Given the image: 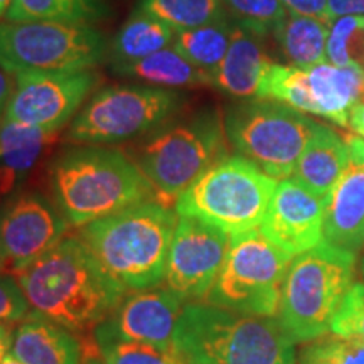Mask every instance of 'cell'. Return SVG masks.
I'll use <instances>...</instances> for the list:
<instances>
[{
  "instance_id": "cell-1",
  "label": "cell",
  "mask_w": 364,
  "mask_h": 364,
  "mask_svg": "<svg viewBox=\"0 0 364 364\" xmlns=\"http://www.w3.org/2000/svg\"><path fill=\"white\" fill-rule=\"evenodd\" d=\"M14 277L34 316L70 331L98 326L127 294L80 236L63 238Z\"/></svg>"
},
{
  "instance_id": "cell-2",
  "label": "cell",
  "mask_w": 364,
  "mask_h": 364,
  "mask_svg": "<svg viewBox=\"0 0 364 364\" xmlns=\"http://www.w3.org/2000/svg\"><path fill=\"white\" fill-rule=\"evenodd\" d=\"M51 182L56 208L76 228L157 201L136 162L113 149L83 147L63 154L53 164Z\"/></svg>"
},
{
  "instance_id": "cell-3",
  "label": "cell",
  "mask_w": 364,
  "mask_h": 364,
  "mask_svg": "<svg viewBox=\"0 0 364 364\" xmlns=\"http://www.w3.org/2000/svg\"><path fill=\"white\" fill-rule=\"evenodd\" d=\"M172 348L182 364H295L294 341L279 321L211 304L182 307Z\"/></svg>"
},
{
  "instance_id": "cell-4",
  "label": "cell",
  "mask_w": 364,
  "mask_h": 364,
  "mask_svg": "<svg viewBox=\"0 0 364 364\" xmlns=\"http://www.w3.org/2000/svg\"><path fill=\"white\" fill-rule=\"evenodd\" d=\"M177 221L169 206L147 201L83 226L80 238L122 287L145 290L166 280Z\"/></svg>"
},
{
  "instance_id": "cell-5",
  "label": "cell",
  "mask_w": 364,
  "mask_h": 364,
  "mask_svg": "<svg viewBox=\"0 0 364 364\" xmlns=\"http://www.w3.org/2000/svg\"><path fill=\"white\" fill-rule=\"evenodd\" d=\"M354 265V252L326 240L292 260L277 314L294 343L316 341L331 331L332 317L353 287Z\"/></svg>"
},
{
  "instance_id": "cell-6",
  "label": "cell",
  "mask_w": 364,
  "mask_h": 364,
  "mask_svg": "<svg viewBox=\"0 0 364 364\" xmlns=\"http://www.w3.org/2000/svg\"><path fill=\"white\" fill-rule=\"evenodd\" d=\"M275 177L252 161L226 156L179 196L176 213L220 228L228 235L257 230L275 194Z\"/></svg>"
},
{
  "instance_id": "cell-7",
  "label": "cell",
  "mask_w": 364,
  "mask_h": 364,
  "mask_svg": "<svg viewBox=\"0 0 364 364\" xmlns=\"http://www.w3.org/2000/svg\"><path fill=\"white\" fill-rule=\"evenodd\" d=\"M225 122L204 112L184 124L167 127L136 150V166L144 172L161 204L171 208L186 189L228 156Z\"/></svg>"
},
{
  "instance_id": "cell-8",
  "label": "cell",
  "mask_w": 364,
  "mask_h": 364,
  "mask_svg": "<svg viewBox=\"0 0 364 364\" xmlns=\"http://www.w3.org/2000/svg\"><path fill=\"white\" fill-rule=\"evenodd\" d=\"M228 142L275 179L292 176L304 149L321 124L275 100L236 103L225 115Z\"/></svg>"
},
{
  "instance_id": "cell-9",
  "label": "cell",
  "mask_w": 364,
  "mask_h": 364,
  "mask_svg": "<svg viewBox=\"0 0 364 364\" xmlns=\"http://www.w3.org/2000/svg\"><path fill=\"white\" fill-rule=\"evenodd\" d=\"M290 263L292 255L272 243L260 230L231 235L225 265L206 302L243 316L273 317L279 312Z\"/></svg>"
},
{
  "instance_id": "cell-10",
  "label": "cell",
  "mask_w": 364,
  "mask_h": 364,
  "mask_svg": "<svg viewBox=\"0 0 364 364\" xmlns=\"http://www.w3.org/2000/svg\"><path fill=\"white\" fill-rule=\"evenodd\" d=\"M103 36L88 24L59 21L0 24V66L7 73L86 71L102 61Z\"/></svg>"
},
{
  "instance_id": "cell-11",
  "label": "cell",
  "mask_w": 364,
  "mask_h": 364,
  "mask_svg": "<svg viewBox=\"0 0 364 364\" xmlns=\"http://www.w3.org/2000/svg\"><path fill=\"white\" fill-rule=\"evenodd\" d=\"M181 97L159 86H112L95 95L73 120L70 140L113 144L156 129L177 112Z\"/></svg>"
},
{
  "instance_id": "cell-12",
  "label": "cell",
  "mask_w": 364,
  "mask_h": 364,
  "mask_svg": "<svg viewBox=\"0 0 364 364\" xmlns=\"http://www.w3.org/2000/svg\"><path fill=\"white\" fill-rule=\"evenodd\" d=\"M98 76L86 71H24L16 75V90L4 120L59 132L83 105Z\"/></svg>"
},
{
  "instance_id": "cell-13",
  "label": "cell",
  "mask_w": 364,
  "mask_h": 364,
  "mask_svg": "<svg viewBox=\"0 0 364 364\" xmlns=\"http://www.w3.org/2000/svg\"><path fill=\"white\" fill-rule=\"evenodd\" d=\"M230 238L198 218L179 216L167 260V289L182 302L206 299L225 265Z\"/></svg>"
},
{
  "instance_id": "cell-14",
  "label": "cell",
  "mask_w": 364,
  "mask_h": 364,
  "mask_svg": "<svg viewBox=\"0 0 364 364\" xmlns=\"http://www.w3.org/2000/svg\"><path fill=\"white\" fill-rule=\"evenodd\" d=\"M68 221L43 194L19 193L0 208V268L17 273L65 238Z\"/></svg>"
},
{
  "instance_id": "cell-15",
  "label": "cell",
  "mask_w": 364,
  "mask_h": 364,
  "mask_svg": "<svg viewBox=\"0 0 364 364\" xmlns=\"http://www.w3.org/2000/svg\"><path fill=\"white\" fill-rule=\"evenodd\" d=\"M260 231L292 257L306 253L324 241V201L295 179L282 181Z\"/></svg>"
},
{
  "instance_id": "cell-16",
  "label": "cell",
  "mask_w": 364,
  "mask_h": 364,
  "mask_svg": "<svg viewBox=\"0 0 364 364\" xmlns=\"http://www.w3.org/2000/svg\"><path fill=\"white\" fill-rule=\"evenodd\" d=\"M182 304L184 302L167 287L134 290V294L124 297L110 316L100 322L97 329L174 353L172 339Z\"/></svg>"
},
{
  "instance_id": "cell-17",
  "label": "cell",
  "mask_w": 364,
  "mask_h": 364,
  "mask_svg": "<svg viewBox=\"0 0 364 364\" xmlns=\"http://www.w3.org/2000/svg\"><path fill=\"white\" fill-rule=\"evenodd\" d=\"M349 159L324 199V240L349 252L364 245V140L348 136Z\"/></svg>"
},
{
  "instance_id": "cell-18",
  "label": "cell",
  "mask_w": 364,
  "mask_h": 364,
  "mask_svg": "<svg viewBox=\"0 0 364 364\" xmlns=\"http://www.w3.org/2000/svg\"><path fill=\"white\" fill-rule=\"evenodd\" d=\"M306 85L312 115L349 127V112L364 97V68L334 66L331 63L306 68Z\"/></svg>"
},
{
  "instance_id": "cell-19",
  "label": "cell",
  "mask_w": 364,
  "mask_h": 364,
  "mask_svg": "<svg viewBox=\"0 0 364 364\" xmlns=\"http://www.w3.org/2000/svg\"><path fill=\"white\" fill-rule=\"evenodd\" d=\"M262 36L235 24L225 59L215 73L213 85L236 98L257 97L265 75L273 65L263 49Z\"/></svg>"
},
{
  "instance_id": "cell-20",
  "label": "cell",
  "mask_w": 364,
  "mask_h": 364,
  "mask_svg": "<svg viewBox=\"0 0 364 364\" xmlns=\"http://www.w3.org/2000/svg\"><path fill=\"white\" fill-rule=\"evenodd\" d=\"M11 356L22 364H81L73 331L31 314L14 332Z\"/></svg>"
},
{
  "instance_id": "cell-21",
  "label": "cell",
  "mask_w": 364,
  "mask_h": 364,
  "mask_svg": "<svg viewBox=\"0 0 364 364\" xmlns=\"http://www.w3.org/2000/svg\"><path fill=\"white\" fill-rule=\"evenodd\" d=\"M348 159V140L334 129L321 124L304 149L292 176L299 184L324 201L343 174Z\"/></svg>"
},
{
  "instance_id": "cell-22",
  "label": "cell",
  "mask_w": 364,
  "mask_h": 364,
  "mask_svg": "<svg viewBox=\"0 0 364 364\" xmlns=\"http://www.w3.org/2000/svg\"><path fill=\"white\" fill-rule=\"evenodd\" d=\"M56 136L54 130L4 120L0 124V193L16 188Z\"/></svg>"
},
{
  "instance_id": "cell-23",
  "label": "cell",
  "mask_w": 364,
  "mask_h": 364,
  "mask_svg": "<svg viewBox=\"0 0 364 364\" xmlns=\"http://www.w3.org/2000/svg\"><path fill=\"white\" fill-rule=\"evenodd\" d=\"M177 33L152 14L136 7L113 41L112 56L117 70L134 65L174 44Z\"/></svg>"
},
{
  "instance_id": "cell-24",
  "label": "cell",
  "mask_w": 364,
  "mask_h": 364,
  "mask_svg": "<svg viewBox=\"0 0 364 364\" xmlns=\"http://www.w3.org/2000/svg\"><path fill=\"white\" fill-rule=\"evenodd\" d=\"M329 27L316 17L287 11L273 36L290 66L311 68L326 63Z\"/></svg>"
},
{
  "instance_id": "cell-25",
  "label": "cell",
  "mask_w": 364,
  "mask_h": 364,
  "mask_svg": "<svg viewBox=\"0 0 364 364\" xmlns=\"http://www.w3.org/2000/svg\"><path fill=\"white\" fill-rule=\"evenodd\" d=\"M118 71L167 90L213 85V75L193 65L174 48L150 54Z\"/></svg>"
},
{
  "instance_id": "cell-26",
  "label": "cell",
  "mask_w": 364,
  "mask_h": 364,
  "mask_svg": "<svg viewBox=\"0 0 364 364\" xmlns=\"http://www.w3.org/2000/svg\"><path fill=\"white\" fill-rule=\"evenodd\" d=\"M233 29L235 22L226 17V19L213 22V24L177 33L172 48L215 78V73L230 49Z\"/></svg>"
},
{
  "instance_id": "cell-27",
  "label": "cell",
  "mask_w": 364,
  "mask_h": 364,
  "mask_svg": "<svg viewBox=\"0 0 364 364\" xmlns=\"http://www.w3.org/2000/svg\"><path fill=\"white\" fill-rule=\"evenodd\" d=\"M103 16L100 0H12L7 12L11 22L59 21L88 24Z\"/></svg>"
},
{
  "instance_id": "cell-28",
  "label": "cell",
  "mask_w": 364,
  "mask_h": 364,
  "mask_svg": "<svg viewBox=\"0 0 364 364\" xmlns=\"http://www.w3.org/2000/svg\"><path fill=\"white\" fill-rule=\"evenodd\" d=\"M144 11L161 19L176 33L226 19L221 0H142Z\"/></svg>"
},
{
  "instance_id": "cell-29",
  "label": "cell",
  "mask_w": 364,
  "mask_h": 364,
  "mask_svg": "<svg viewBox=\"0 0 364 364\" xmlns=\"http://www.w3.org/2000/svg\"><path fill=\"white\" fill-rule=\"evenodd\" d=\"M95 343L103 364H182L174 353L142 341L127 339L95 327Z\"/></svg>"
},
{
  "instance_id": "cell-30",
  "label": "cell",
  "mask_w": 364,
  "mask_h": 364,
  "mask_svg": "<svg viewBox=\"0 0 364 364\" xmlns=\"http://www.w3.org/2000/svg\"><path fill=\"white\" fill-rule=\"evenodd\" d=\"M327 59L339 68H364V16H344L331 22Z\"/></svg>"
},
{
  "instance_id": "cell-31",
  "label": "cell",
  "mask_w": 364,
  "mask_h": 364,
  "mask_svg": "<svg viewBox=\"0 0 364 364\" xmlns=\"http://www.w3.org/2000/svg\"><path fill=\"white\" fill-rule=\"evenodd\" d=\"M225 11L235 24L252 31L257 36L273 34L287 16L280 0H221Z\"/></svg>"
},
{
  "instance_id": "cell-32",
  "label": "cell",
  "mask_w": 364,
  "mask_h": 364,
  "mask_svg": "<svg viewBox=\"0 0 364 364\" xmlns=\"http://www.w3.org/2000/svg\"><path fill=\"white\" fill-rule=\"evenodd\" d=\"M300 364H364V341L322 336L302 349Z\"/></svg>"
},
{
  "instance_id": "cell-33",
  "label": "cell",
  "mask_w": 364,
  "mask_h": 364,
  "mask_svg": "<svg viewBox=\"0 0 364 364\" xmlns=\"http://www.w3.org/2000/svg\"><path fill=\"white\" fill-rule=\"evenodd\" d=\"M331 331L343 338L364 341V284H354L331 321Z\"/></svg>"
},
{
  "instance_id": "cell-34",
  "label": "cell",
  "mask_w": 364,
  "mask_h": 364,
  "mask_svg": "<svg viewBox=\"0 0 364 364\" xmlns=\"http://www.w3.org/2000/svg\"><path fill=\"white\" fill-rule=\"evenodd\" d=\"M29 302L16 277L0 273V324L22 322L29 316Z\"/></svg>"
},
{
  "instance_id": "cell-35",
  "label": "cell",
  "mask_w": 364,
  "mask_h": 364,
  "mask_svg": "<svg viewBox=\"0 0 364 364\" xmlns=\"http://www.w3.org/2000/svg\"><path fill=\"white\" fill-rule=\"evenodd\" d=\"M289 12L300 14V16L316 17L331 24L329 12H327V0H280Z\"/></svg>"
},
{
  "instance_id": "cell-36",
  "label": "cell",
  "mask_w": 364,
  "mask_h": 364,
  "mask_svg": "<svg viewBox=\"0 0 364 364\" xmlns=\"http://www.w3.org/2000/svg\"><path fill=\"white\" fill-rule=\"evenodd\" d=\"M331 21L344 16H364V0H327Z\"/></svg>"
},
{
  "instance_id": "cell-37",
  "label": "cell",
  "mask_w": 364,
  "mask_h": 364,
  "mask_svg": "<svg viewBox=\"0 0 364 364\" xmlns=\"http://www.w3.org/2000/svg\"><path fill=\"white\" fill-rule=\"evenodd\" d=\"M349 127L364 136V102H359L353 107V110L349 112Z\"/></svg>"
},
{
  "instance_id": "cell-38",
  "label": "cell",
  "mask_w": 364,
  "mask_h": 364,
  "mask_svg": "<svg viewBox=\"0 0 364 364\" xmlns=\"http://www.w3.org/2000/svg\"><path fill=\"white\" fill-rule=\"evenodd\" d=\"M12 83L11 78H9L7 71L0 66V113H2L4 108H7L9 100L12 97Z\"/></svg>"
},
{
  "instance_id": "cell-39",
  "label": "cell",
  "mask_w": 364,
  "mask_h": 364,
  "mask_svg": "<svg viewBox=\"0 0 364 364\" xmlns=\"http://www.w3.org/2000/svg\"><path fill=\"white\" fill-rule=\"evenodd\" d=\"M14 332L9 329L7 324H0V364L6 361L12 349Z\"/></svg>"
},
{
  "instance_id": "cell-40",
  "label": "cell",
  "mask_w": 364,
  "mask_h": 364,
  "mask_svg": "<svg viewBox=\"0 0 364 364\" xmlns=\"http://www.w3.org/2000/svg\"><path fill=\"white\" fill-rule=\"evenodd\" d=\"M11 6H12V0H0V17H2L6 12H9Z\"/></svg>"
},
{
  "instance_id": "cell-41",
  "label": "cell",
  "mask_w": 364,
  "mask_h": 364,
  "mask_svg": "<svg viewBox=\"0 0 364 364\" xmlns=\"http://www.w3.org/2000/svg\"><path fill=\"white\" fill-rule=\"evenodd\" d=\"M2 364H22V363H21V361H17L16 358H14V356H11V354H9L7 359H6V361H4Z\"/></svg>"
},
{
  "instance_id": "cell-42",
  "label": "cell",
  "mask_w": 364,
  "mask_h": 364,
  "mask_svg": "<svg viewBox=\"0 0 364 364\" xmlns=\"http://www.w3.org/2000/svg\"><path fill=\"white\" fill-rule=\"evenodd\" d=\"M85 364H103V361L100 363V361H97V359H90V361H86Z\"/></svg>"
},
{
  "instance_id": "cell-43",
  "label": "cell",
  "mask_w": 364,
  "mask_h": 364,
  "mask_svg": "<svg viewBox=\"0 0 364 364\" xmlns=\"http://www.w3.org/2000/svg\"><path fill=\"white\" fill-rule=\"evenodd\" d=\"M361 270H363V275H364V260H363V265H361Z\"/></svg>"
},
{
  "instance_id": "cell-44",
  "label": "cell",
  "mask_w": 364,
  "mask_h": 364,
  "mask_svg": "<svg viewBox=\"0 0 364 364\" xmlns=\"http://www.w3.org/2000/svg\"><path fill=\"white\" fill-rule=\"evenodd\" d=\"M361 102H364V97H363V100H361Z\"/></svg>"
}]
</instances>
